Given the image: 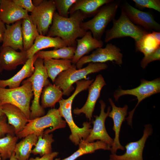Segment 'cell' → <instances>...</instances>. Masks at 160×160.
I'll return each mask as SVG.
<instances>
[{
	"instance_id": "6da1fadb",
	"label": "cell",
	"mask_w": 160,
	"mask_h": 160,
	"mask_svg": "<svg viewBox=\"0 0 160 160\" xmlns=\"http://www.w3.org/2000/svg\"><path fill=\"white\" fill-rule=\"evenodd\" d=\"M87 17L80 10L76 11L68 17L61 16L55 12L52 25L46 36L59 37L68 47H76V40L83 37L87 31L80 26L81 23Z\"/></svg>"
},
{
	"instance_id": "7a4b0ae2",
	"label": "cell",
	"mask_w": 160,
	"mask_h": 160,
	"mask_svg": "<svg viewBox=\"0 0 160 160\" xmlns=\"http://www.w3.org/2000/svg\"><path fill=\"white\" fill-rule=\"evenodd\" d=\"M66 125V121L63 119L57 109L52 108L46 115L29 120L23 130L15 135L20 139L31 134L38 137L65 128Z\"/></svg>"
},
{
	"instance_id": "3957f363",
	"label": "cell",
	"mask_w": 160,
	"mask_h": 160,
	"mask_svg": "<svg viewBox=\"0 0 160 160\" xmlns=\"http://www.w3.org/2000/svg\"><path fill=\"white\" fill-rule=\"evenodd\" d=\"M108 67L105 63L91 62L86 67L77 69L76 64H72L70 68L57 76L54 84L62 90L63 95L68 96L74 89L72 85L74 83L86 79L90 74L99 72Z\"/></svg>"
},
{
	"instance_id": "277c9868",
	"label": "cell",
	"mask_w": 160,
	"mask_h": 160,
	"mask_svg": "<svg viewBox=\"0 0 160 160\" xmlns=\"http://www.w3.org/2000/svg\"><path fill=\"white\" fill-rule=\"evenodd\" d=\"M34 73L27 79L31 83L33 95V99L30 107V120L45 115V111L40 103V99L44 87L50 82L44 65L43 59L37 58L34 63Z\"/></svg>"
},
{
	"instance_id": "5b68a950",
	"label": "cell",
	"mask_w": 160,
	"mask_h": 160,
	"mask_svg": "<svg viewBox=\"0 0 160 160\" xmlns=\"http://www.w3.org/2000/svg\"><path fill=\"white\" fill-rule=\"evenodd\" d=\"M19 87L6 89L0 87V101L2 105L9 104L19 108L29 120L30 103L33 96L31 82L27 79Z\"/></svg>"
},
{
	"instance_id": "8992f818",
	"label": "cell",
	"mask_w": 160,
	"mask_h": 160,
	"mask_svg": "<svg viewBox=\"0 0 160 160\" xmlns=\"http://www.w3.org/2000/svg\"><path fill=\"white\" fill-rule=\"evenodd\" d=\"M120 1L113 0L102 7L91 19L81 24L83 30L90 31L93 37L100 40L108 23L115 19Z\"/></svg>"
},
{
	"instance_id": "52a82bcc",
	"label": "cell",
	"mask_w": 160,
	"mask_h": 160,
	"mask_svg": "<svg viewBox=\"0 0 160 160\" xmlns=\"http://www.w3.org/2000/svg\"><path fill=\"white\" fill-rule=\"evenodd\" d=\"M80 92L79 89L76 88L73 93L68 98H62L59 102V107L57 109L60 115L64 118L70 129L71 134L69 139L76 145H79L81 140H86L92 130L90 122H84L83 127H79L74 122L72 116L71 107L73 101Z\"/></svg>"
},
{
	"instance_id": "ba28073f",
	"label": "cell",
	"mask_w": 160,
	"mask_h": 160,
	"mask_svg": "<svg viewBox=\"0 0 160 160\" xmlns=\"http://www.w3.org/2000/svg\"><path fill=\"white\" fill-rule=\"evenodd\" d=\"M113 22L112 27L105 31L104 41L106 43L113 39L126 37H131L136 42L149 33L133 23L122 9L119 18L114 19Z\"/></svg>"
},
{
	"instance_id": "9c48e42d",
	"label": "cell",
	"mask_w": 160,
	"mask_h": 160,
	"mask_svg": "<svg viewBox=\"0 0 160 160\" xmlns=\"http://www.w3.org/2000/svg\"><path fill=\"white\" fill-rule=\"evenodd\" d=\"M140 82V84L135 88L125 90L120 88L116 90L113 94L115 101H118L120 97L124 95H132L137 97L138 100L137 104L132 111L128 112V116L126 118L128 124L131 127L134 112L139 103L145 99L160 92L159 78L151 81L142 79Z\"/></svg>"
},
{
	"instance_id": "30bf717a",
	"label": "cell",
	"mask_w": 160,
	"mask_h": 160,
	"mask_svg": "<svg viewBox=\"0 0 160 160\" xmlns=\"http://www.w3.org/2000/svg\"><path fill=\"white\" fill-rule=\"evenodd\" d=\"M121 51L115 45L108 44L105 48H97L90 55L82 57L76 64V68L81 69L84 65L91 62L105 63L111 61L121 65L123 63V55Z\"/></svg>"
},
{
	"instance_id": "8fae6325",
	"label": "cell",
	"mask_w": 160,
	"mask_h": 160,
	"mask_svg": "<svg viewBox=\"0 0 160 160\" xmlns=\"http://www.w3.org/2000/svg\"><path fill=\"white\" fill-rule=\"evenodd\" d=\"M54 0H43L30 15L40 35L46 36L56 10Z\"/></svg>"
},
{
	"instance_id": "7c38bea8",
	"label": "cell",
	"mask_w": 160,
	"mask_h": 160,
	"mask_svg": "<svg viewBox=\"0 0 160 160\" xmlns=\"http://www.w3.org/2000/svg\"><path fill=\"white\" fill-rule=\"evenodd\" d=\"M152 126L148 124L144 125L143 134L139 140L131 142L125 146L126 151L121 155L111 154L109 160H143V152L147 139L152 135Z\"/></svg>"
},
{
	"instance_id": "4fadbf2b",
	"label": "cell",
	"mask_w": 160,
	"mask_h": 160,
	"mask_svg": "<svg viewBox=\"0 0 160 160\" xmlns=\"http://www.w3.org/2000/svg\"><path fill=\"white\" fill-rule=\"evenodd\" d=\"M100 112L99 116H95V119L93 122V127L85 140L89 142H93L96 140L102 141L112 146L113 140L108 134L105 126V121L111 110V107H108L107 112H105L106 104L102 100H100Z\"/></svg>"
},
{
	"instance_id": "5bb4252c",
	"label": "cell",
	"mask_w": 160,
	"mask_h": 160,
	"mask_svg": "<svg viewBox=\"0 0 160 160\" xmlns=\"http://www.w3.org/2000/svg\"><path fill=\"white\" fill-rule=\"evenodd\" d=\"M106 84L102 75L100 74L97 76L88 89L89 93L85 103L81 108H77L74 109L73 113L77 115L84 113L86 118L91 121L95 104L100 97L101 91L103 87Z\"/></svg>"
},
{
	"instance_id": "9a60e30c",
	"label": "cell",
	"mask_w": 160,
	"mask_h": 160,
	"mask_svg": "<svg viewBox=\"0 0 160 160\" xmlns=\"http://www.w3.org/2000/svg\"><path fill=\"white\" fill-rule=\"evenodd\" d=\"M121 9L135 24L140 25L148 31H160V24L155 20L150 13L139 10L127 2L123 4Z\"/></svg>"
},
{
	"instance_id": "2e32d148",
	"label": "cell",
	"mask_w": 160,
	"mask_h": 160,
	"mask_svg": "<svg viewBox=\"0 0 160 160\" xmlns=\"http://www.w3.org/2000/svg\"><path fill=\"white\" fill-rule=\"evenodd\" d=\"M108 100L112 108L108 116L111 118L113 121V129L115 132V137L110 151L111 154H116L119 149L124 150L125 148L121 144L119 141V134L122 122L126 119L127 114L128 106L125 105L123 107L116 106L112 100L109 98Z\"/></svg>"
},
{
	"instance_id": "e0dca14e",
	"label": "cell",
	"mask_w": 160,
	"mask_h": 160,
	"mask_svg": "<svg viewBox=\"0 0 160 160\" xmlns=\"http://www.w3.org/2000/svg\"><path fill=\"white\" fill-rule=\"evenodd\" d=\"M28 59L27 51L18 52L9 47H0V64L3 70L10 71L24 65Z\"/></svg>"
},
{
	"instance_id": "ac0fdd59",
	"label": "cell",
	"mask_w": 160,
	"mask_h": 160,
	"mask_svg": "<svg viewBox=\"0 0 160 160\" xmlns=\"http://www.w3.org/2000/svg\"><path fill=\"white\" fill-rule=\"evenodd\" d=\"M28 12L12 0H0V19L6 25H11L28 16Z\"/></svg>"
},
{
	"instance_id": "d6986e66",
	"label": "cell",
	"mask_w": 160,
	"mask_h": 160,
	"mask_svg": "<svg viewBox=\"0 0 160 160\" xmlns=\"http://www.w3.org/2000/svg\"><path fill=\"white\" fill-rule=\"evenodd\" d=\"M76 41V49L71 60L72 64H76L85 55L97 48L102 47L103 45V41L94 38L89 31H87L81 38L77 39Z\"/></svg>"
},
{
	"instance_id": "ffe728a7",
	"label": "cell",
	"mask_w": 160,
	"mask_h": 160,
	"mask_svg": "<svg viewBox=\"0 0 160 160\" xmlns=\"http://www.w3.org/2000/svg\"><path fill=\"white\" fill-rule=\"evenodd\" d=\"M22 20L11 25H6L2 46L9 47L17 50L23 51L22 32Z\"/></svg>"
},
{
	"instance_id": "44dd1931",
	"label": "cell",
	"mask_w": 160,
	"mask_h": 160,
	"mask_svg": "<svg viewBox=\"0 0 160 160\" xmlns=\"http://www.w3.org/2000/svg\"><path fill=\"white\" fill-rule=\"evenodd\" d=\"M2 108L8 123L14 127L15 134L22 131L29 120L23 112L18 107L9 104H2Z\"/></svg>"
},
{
	"instance_id": "7402d4cb",
	"label": "cell",
	"mask_w": 160,
	"mask_h": 160,
	"mask_svg": "<svg viewBox=\"0 0 160 160\" xmlns=\"http://www.w3.org/2000/svg\"><path fill=\"white\" fill-rule=\"evenodd\" d=\"M66 47L67 44L59 37L39 35L32 46L27 51L28 57V59L32 58L37 52L42 49L49 48L57 49Z\"/></svg>"
},
{
	"instance_id": "603a6c76",
	"label": "cell",
	"mask_w": 160,
	"mask_h": 160,
	"mask_svg": "<svg viewBox=\"0 0 160 160\" xmlns=\"http://www.w3.org/2000/svg\"><path fill=\"white\" fill-rule=\"evenodd\" d=\"M33 58L28 59L22 68L13 76L6 80L0 79V87L9 89L20 87L22 81L25 79L31 77L34 72L35 68Z\"/></svg>"
},
{
	"instance_id": "cb8c5ba5",
	"label": "cell",
	"mask_w": 160,
	"mask_h": 160,
	"mask_svg": "<svg viewBox=\"0 0 160 160\" xmlns=\"http://www.w3.org/2000/svg\"><path fill=\"white\" fill-rule=\"evenodd\" d=\"M113 0H76L70 8L69 14H73L80 10L87 16L95 15L103 6L112 1Z\"/></svg>"
},
{
	"instance_id": "d4e9b609",
	"label": "cell",
	"mask_w": 160,
	"mask_h": 160,
	"mask_svg": "<svg viewBox=\"0 0 160 160\" xmlns=\"http://www.w3.org/2000/svg\"><path fill=\"white\" fill-rule=\"evenodd\" d=\"M63 93L58 86L50 82L44 87L41 95V104L44 108L54 107L62 99Z\"/></svg>"
},
{
	"instance_id": "484cf974",
	"label": "cell",
	"mask_w": 160,
	"mask_h": 160,
	"mask_svg": "<svg viewBox=\"0 0 160 160\" xmlns=\"http://www.w3.org/2000/svg\"><path fill=\"white\" fill-rule=\"evenodd\" d=\"M44 65L48 77L54 83L57 76L62 72L69 69L72 65L71 61L67 59H43Z\"/></svg>"
},
{
	"instance_id": "4316f807",
	"label": "cell",
	"mask_w": 160,
	"mask_h": 160,
	"mask_svg": "<svg viewBox=\"0 0 160 160\" xmlns=\"http://www.w3.org/2000/svg\"><path fill=\"white\" fill-rule=\"evenodd\" d=\"M21 28L24 50L27 51L32 46L39 34L30 15L22 20Z\"/></svg>"
},
{
	"instance_id": "83f0119b",
	"label": "cell",
	"mask_w": 160,
	"mask_h": 160,
	"mask_svg": "<svg viewBox=\"0 0 160 160\" xmlns=\"http://www.w3.org/2000/svg\"><path fill=\"white\" fill-rule=\"evenodd\" d=\"M16 145L14 150L15 157L17 160H28L32 153V148L36 144L38 136L30 134Z\"/></svg>"
},
{
	"instance_id": "f1b7e54d",
	"label": "cell",
	"mask_w": 160,
	"mask_h": 160,
	"mask_svg": "<svg viewBox=\"0 0 160 160\" xmlns=\"http://www.w3.org/2000/svg\"><path fill=\"white\" fill-rule=\"evenodd\" d=\"M77 151L69 157L61 160H75L85 154L92 153L98 150H110L111 146L101 141L89 142L85 140H81Z\"/></svg>"
},
{
	"instance_id": "f546056e",
	"label": "cell",
	"mask_w": 160,
	"mask_h": 160,
	"mask_svg": "<svg viewBox=\"0 0 160 160\" xmlns=\"http://www.w3.org/2000/svg\"><path fill=\"white\" fill-rule=\"evenodd\" d=\"M76 49V47H66L52 50L40 51L37 52L33 58L34 62L38 58L43 59L45 58L67 59L71 60Z\"/></svg>"
},
{
	"instance_id": "4dcf8cb0",
	"label": "cell",
	"mask_w": 160,
	"mask_h": 160,
	"mask_svg": "<svg viewBox=\"0 0 160 160\" xmlns=\"http://www.w3.org/2000/svg\"><path fill=\"white\" fill-rule=\"evenodd\" d=\"M52 134L47 133L39 136L32 153L39 154L41 157L52 152V144L54 141Z\"/></svg>"
},
{
	"instance_id": "1f68e13d",
	"label": "cell",
	"mask_w": 160,
	"mask_h": 160,
	"mask_svg": "<svg viewBox=\"0 0 160 160\" xmlns=\"http://www.w3.org/2000/svg\"><path fill=\"white\" fill-rule=\"evenodd\" d=\"M18 138L16 135L9 134L0 138V154L1 160L10 158Z\"/></svg>"
},
{
	"instance_id": "d6a6232c",
	"label": "cell",
	"mask_w": 160,
	"mask_h": 160,
	"mask_svg": "<svg viewBox=\"0 0 160 160\" xmlns=\"http://www.w3.org/2000/svg\"><path fill=\"white\" fill-rule=\"evenodd\" d=\"M136 51L143 53L144 55L150 53L160 47L151 33H148L138 41L135 42Z\"/></svg>"
},
{
	"instance_id": "836d02e7",
	"label": "cell",
	"mask_w": 160,
	"mask_h": 160,
	"mask_svg": "<svg viewBox=\"0 0 160 160\" xmlns=\"http://www.w3.org/2000/svg\"><path fill=\"white\" fill-rule=\"evenodd\" d=\"M76 0H54L58 14L61 16L68 17L69 9Z\"/></svg>"
},
{
	"instance_id": "e575fe53",
	"label": "cell",
	"mask_w": 160,
	"mask_h": 160,
	"mask_svg": "<svg viewBox=\"0 0 160 160\" xmlns=\"http://www.w3.org/2000/svg\"><path fill=\"white\" fill-rule=\"evenodd\" d=\"M135 5L138 7L153 9L160 12V0H133Z\"/></svg>"
},
{
	"instance_id": "d590c367",
	"label": "cell",
	"mask_w": 160,
	"mask_h": 160,
	"mask_svg": "<svg viewBox=\"0 0 160 160\" xmlns=\"http://www.w3.org/2000/svg\"><path fill=\"white\" fill-rule=\"evenodd\" d=\"M7 119L5 115L0 116V138L8 134L15 135L14 127L7 122Z\"/></svg>"
},
{
	"instance_id": "8d00e7d4",
	"label": "cell",
	"mask_w": 160,
	"mask_h": 160,
	"mask_svg": "<svg viewBox=\"0 0 160 160\" xmlns=\"http://www.w3.org/2000/svg\"><path fill=\"white\" fill-rule=\"evenodd\" d=\"M157 60H160V47L153 52L144 55L140 62V66L144 69L149 63Z\"/></svg>"
},
{
	"instance_id": "74e56055",
	"label": "cell",
	"mask_w": 160,
	"mask_h": 160,
	"mask_svg": "<svg viewBox=\"0 0 160 160\" xmlns=\"http://www.w3.org/2000/svg\"><path fill=\"white\" fill-rule=\"evenodd\" d=\"M12 1L20 8L26 10L28 12H32L35 7L31 0H12Z\"/></svg>"
},
{
	"instance_id": "f35d334b",
	"label": "cell",
	"mask_w": 160,
	"mask_h": 160,
	"mask_svg": "<svg viewBox=\"0 0 160 160\" xmlns=\"http://www.w3.org/2000/svg\"><path fill=\"white\" fill-rule=\"evenodd\" d=\"M57 152H53L47 154L40 158L38 157L35 158H31L28 160H52L58 154Z\"/></svg>"
},
{
	"instance_id": "ab89813d",
	"label": "cell",
	"mask_w": 160,
	"mask_h": 160,
	"mask_svg": "<svg viewBox=\"0 0 160 160\" xmlns=\"http://www.w3.org/2000/svg\"><path fill=\"white\" fill-rule=\"evenodd\" d=\"M5 24L0 19V43L3 41L4 35L6 28Z\"/></svg>"
},
{
	"instance_id": "60d3db41",
	"label": "cell",
	"mask_w": 160,
	"mask_h": 160,
	"mask_svg": "<svg viewBox=\"0 0 160 160\" xmlns=\"http://www.w3.org/2000/svg\"><path fill=\"white\" fill-rule=\"evenodd\" d=\"M151 34L158 44L160 45V32L153 31Z\"/></svg>"
},
{
	"instance_id": "b9f144b4",
	"label": "cell",
	"mask_w": 160,
	"mask_h": 160,
	"mask_svg": "<svg viewBox=\"0 0 160 160\" xmlns=\"http://www.w3.org/2000/svg\"><path fill=\"white\" fill-rule=\"evenodd\" d=\"M43 1V0H33L32 1L33 5L36 7L39 6Z\"/></svg>"
},
{
	"instance_id": "7bdbcfd3",
	"label": "cell",
	"mask_w": 160,
	"mask_h": 160,
	"mask_svg": "<svg viewBox=\"0 0 160 160\" xmlns=\"http://www.w3.org/2000/svg\"><path fill=\"white\" fill-rule=\"evenodd\" d=\"M4 115L3 112L2 108V104L0 101V116Z\"/></svg>"
},
{
	"instance_id": "ee69618b",
	"label": "cell",
	"mask_w": 160,
	"mask_h": 160,
	"mask_svg": "<svg viewBox=\"0 0 160 160\" xmlns=\"http://www.w3.org/2000/svg\"><path fill=\"white\" fill-rule=\"evenodd\" d=\"M9 160H17L15 157V152L14 151L11 157L9 159Z\"/></svg>"
},
{
	"instance_id": "f6af8a7d",
	"label": "cell",
	"mask_w": 160,
	"mask_h": 160,
	"mask_svg": "<svg viewBox=\"0 0 160 160\" xmlns=\"http://www.w3.org/2000/svg\"><path fill=\"white\" fill-rule=\"evenodd\" d=\"M3 70V69H2L0 64V73L2 72Z\"/></svg>"
},
{
	"instance_id": "bcb514c9",
	"label": "cell",
	"mask_w": 160,
	"mask_h": 160,
	"mask_svg": "<svg viewBox=\"0 0 160 160\" xmlns=\"http://www.w3.org/2000/svg\"><path fill=\"white\" fill-rule=\"evenodd\" d=\"M61 160V159L60 158H57L55 159L54 160Z\"/></svg>"
},
{
	"instance_id": "7dc6e473",
	"label": "cell",
	"mask_w": 160,
	"mask_h": 160,
	"mask_svg": "<svg viewBox=\"0 0 160 160\" xmlns=\"http://www.w3.org/2000/svg\"><path fill=\"white\" fill-rule=\"evenodd\" d=\"M0 160H1V157L0 154Z\"/></svg>"
}]
</instances>
